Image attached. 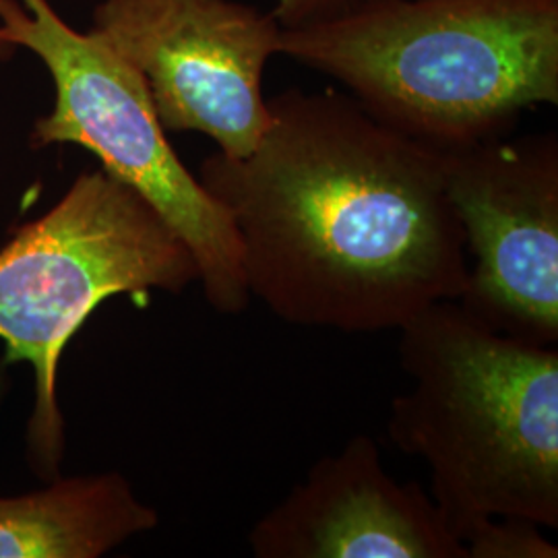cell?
Instances as JSON below:
<instances>
[{
	"label": "cell",
	"instance_id": "obj_3",
	"mask_svg": "<svg viewBox=\"0 0 558 558\" xmlns=\"http://www.w3.org/2000/svg\"><path fill=\"white\" fill-rule=\"evenodd\" d=\"M412 385L389 439L426 463L430 499L463 544L490 519L558 527V350L500 336L456 300L399 327Z\"/></svg>",
	"mask_w": 558,
	"mask_h": 558
},
{
	"label": "cell",
	"instance_id": "obj_10",
	"mask_svg": "<svg viewBox=\"0 0 558 558\" xmlns=\"http://www.w3.org/2000/svg\"><path fill=\"white\" fill-rule=\"evenodd\" d=\"M468 558H557L558 546L525 519H490L463 542Z\"/></svg>",
	"mask_w": 558,
	"mask_h": 558
},
{
	"label": "cell",
	"instance_id": "obj_11",
	"mask_svg": "<svg viewBox=\"0 0 558 558\" xmlns=\"http://www.w3.org/2000/svg\"><path fill=\"white\" fill-rule=\"evenodd\" d=\"M373 0H276L274 15L281 27H300L317 21L333 20L360 4Z\"/></svg>",
	"mask_w": 558,
	"mask_h": 558
},
{
	"label": "cell",
	"instance_id": "obj_1",
	"mask_svg": "<svg viewBox=\"0 0 558 558\" xmlns=\"http://www.w3.org/2000/svg\"><path fill=\"white\" fill-rule=\"evenodd\" d=\"M244 158L214 154L201 184L230 214L251 300L279 320L379 333L458 300L470 259L445 151L339 92L288 89Z\"/></svg>",
	"mask_w": 558,
	"mask_h": 558
},
{
	"label": "cell",
	"instance_id": "obj_9",
	"mask_svg": "<svg viewBox=\"0 0 558 558\" xmlns=\"http://www.w3.org/2000/svg\"><path fill=\"white\" fill-rule=\"evenodd\" d=\"M158 523L119 472L54 478L36 493L0 497V558H100Z\"/></svg>",
	"mask_w": 558,
	"mask_h": 558
},
{
	"label": "cell",
	"instance_id": "obj_5",
	"mask_svg": "<svg viewBox=\"0 0 558 558\" xmlns=\"http://www.w3.org/2000/svg\"><path fill=\"white\" fill-rule=\"evenodd\" d=\"M0 25L54 81V108L34 122L29 145H80L94 154L189 246L207 302L223 315L242 313L251 296L230 214L180 161L140 73L96 32L64 23L48 0H0Z\"/></svg>",
	"mask_w": 558,
	"mask_h": 558
},
{
	"label": "cell",
	"instance_id": "obj_8",
	"mask_svg": "<svg viewBox=\"0 0 558 558\" xmlns=\"http://www.w3.org/2000/svg\"><path fill=\"white\" fill-rule=\"evenodd\" d=\"M246 539L257 558H468L430 495L393 478L368 435L320 458Z\"/></svg>",
	"mask_w": 558,
	"mask_h": 558
},
{
	"label": "cell",
	"instance_id": "obj_2",
	"mask_svg": "<svg viewBox=\"0 0 558 558\" xmlns=\"http://www.w3.org/2000/svg\"><path fill=\"white\" fill-rule=\"evenodd\" d=\"M279 54L440 151L511 135L558 104V0H373L281 27Z\"/></svg>",
	"mask_w": 558,
	"mask_h": 558
},
{
	"label": "cell",
	"instance_id": "obj_12",
	"mask_svg": "<svg viewBox=\"0 0 558 558\" xmlns=\"http://www.w3.org/2000/svg\"><path fill=\"white\" fill-rule=\"evenodd\" d=\"M15 50H17V48L7 38V34H4V29H2V25H0V60L9 59Z\"/></svg>",
	"mask_w": 558,
	"mask_h": 558
},
{
	"label": "cell",
	"instance_id": "obj_7",
	"mask_svg": "<svg viewBox=\"0 0 558 558\" xmlns=\"http://www.w3.org/2000/svg\"><path fill=\"white\" fill-rule=\"evenodd\" d=\"M445 184L472 259L456 302L500 336L557 345V133L445 151Z\"/></svg>",
	"mask_w": 558,
	"mask_h": 558
},
{
	"label": "cell",
	"instance_id": "obj_4",
	"mask_svg": "<svg viewBox=\"0 0 558 558\" xmlns=\"http://www.w3.org/2000/svg\"><path fill=\"white\" fill-rule=\"evenodd\" d=\"M195 281L197 260L179 234L101 168L80 174L50 211L0 248L2 366L27 362L34 371L27 453L40 478H59L66 445L60 356L85 320L119 294H180Z\"/></svg>",
	"mask_w": 558,
	"mask_h": 558
},
{
	"label": "cell",
	"instance_id": "obj_6",
	"mask_svg": "<svg viewBox=\"0 0 558 558\" xmlns=\"http://www.w3.org/2000/svg\"><path fill=\"white\" fill-rule=\"evenodd\" d=\"M140 73L168 133L244 158L269 126L263 75L281 23L239 0H100L94 29Z\"/></svg>",
	"mask_w": 558,
	"mask_h": 558
}]
</instances>
